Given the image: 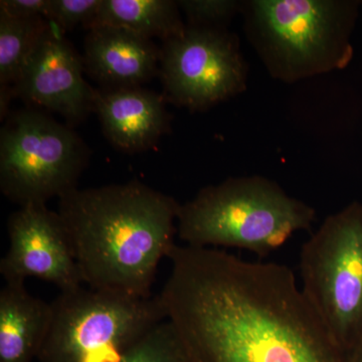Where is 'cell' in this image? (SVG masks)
Segmentation results:
<instances>
[{
    "label": "cell",
    "instance_id": "17",
    "mask_svg": "<svg viewBox=\"0 0 362 362\" xmlns=\"http://www.w3.org/2000/svg\"><path fill=\"white\" fill-rule=\"evenodd\" d=\"M177 4L187 25L206 28H226L243 7V1L237 0H182Z\"/></svg>",
    "mask_w": 362,
    "mask_h": 362
},
{
    "label": "cell",
    "instance_id": "1",
    "mask_svg": "<svg viewBox=\"0 0 362 362\" xmlns=\"http://www.w3.org/2000/svg\"><path fill=\"white\" fill-rule=\"evenodd\" d=\"M160 294L185 362H351L289 267L177 246Z\"/></svg>",
    "mask_w": 362,
    "mask_h": 362
},
{
    "label": "cell",
    "instance_id": "20",
    "mask_svg": "<svg viewBox=\"0 0 362 362\" xmlns=\"http://www.w3.org/2000/svg\"><path fill=\"white\" fill-rule=\"evenodd\" d=\"M351 362H362V342L350 354Z\"/></svg>",
    "mask_w": 362,
    "mask_h": 362
},
{
    "label": "cell",
    "instance_id": "5",
    "mask_svg": "<svg viewBox=\"0 0 362 362\" xmlns=\"http://www.w3.org/2000/svg\"><path fill=\"white\" fill-rule=\"evenodd\" d=\"M166 320L158 295L78 288L61 292L51 317L40 362H123L150 329Z\"/></svg>",
    "mask_w": 362,
    "mask_h": 362
},
{
    "label": "cell",
    "instance_id": "7",
    "mask_svg": "<svg viewBox=\"0 0 362 362\" xmlns=\"http://www.w3.org/2000/svg\"><path fill=\"white\" fill-rule=\"evenodd\" d=\"M89 158L71 126L39 111L14 112L0 132V189L21 207L47 204L77 188Z\"/></svg>",
    "mask_w": 362,
    "mask_h": 362
},
{
    "label": "cell",
    "instance_id": "10",
    "mask_svg": "<svg viewBox=\"0 0 362 362\" xmlns=\"http://www.w3.org/2000/svg\"><path fill=\"white\" fill-rule=\"evenodd\" d=\"M84 69L82 57L64 32L49 21L14 85V94L56 112L71 127L94 111L96 89L86 82Z\"/></svg>",
    "mask_w": 362,
    "mask_h": 362
},
{
    "label": "cell",
    "instance_id": "19",
    "mask_svg": "<svg viewBox=\"0 0 362 362\" xmlns=\"http://www.w3.org/2000/svg\"><path fill=\"white\" fill-rule=\"evenodd\" d=\"M51 0H1L0 13L11 18H47Z\"/></svg>",
    "mask_w": 362,
    "mask_h": 362
},
{
    "label": "cell",
    "instance_id": "15",
    "mask_svg": "<svg viewBox=\"0 0 362 362\" xmlns=\"http://www.w3.org/2000/svg\"><path fill=\"white\" fill-rule=\"evenodd\" d=\"M47 25L45 18H16L0 13V87H14Z\"/></svg>",
    "mask_w": 362,
    "mask_h": 362
},
{
    "label": "cell",
    "instance_id": "13",
    "mask_svg": "<svg viewBox=\"0 0 362 362\" xmlns=\"http://www.w3.org/2000/svg\"><path fill=\"white\" fill-rule=\"evenodd\" d=\"M51 317V303L25 284L6 283L0 291V362L37 359Z\"/></svg>",
    "mask_w": 362,
    "mask_h": 362
},
{
    "label": "cell",
    "instance_id": "2",
    "mask_svg": "<svg viewBox=\"0 0 362 362\" xmlns=\"http://www.w3.org/2000/svg\"><path fill=\"white\" fill-rule=\"evenodd\" d=\"M180 206L138 180L77 187L59 199L83 283L151 297L159 263L175 246Z\"/></svg>",
    "mask_w": 362,
    "mask_h": 362
},
{
    "label": "cell",
    "instance_id": "6",
    "mask_svg": "<svg viewBox=\"0 0 362 362\" xmlns=\"http://www.w3.org/2000/svg\"><path fill=\"white\" fill-rule=\"evenodd\" d=\"M301 290L333 339L351 354L362 342V204L327 216L300 252Z\"/></svg>",
    "mask_w": 362,
    "mask_h": 362
},
{
    "label": "cell",
    "instance_id": "12",
    "mask_svg": "<svg viewBox=\"0 0 362 362\" xmlns=\"http://www.w3.org/2000/svg\"><path fill=\"white\" fill-rule=\"evenodd\" d=\"M163 95L142 87L96 89L94 111L108 141L120 151L137 153L156 146L169 128Z\"/></svg>",
    "mask_w": 362,
    "mask_h": 362
},
{
    "label": "cell",
    "instance_id": "18",
    "mask_svg": "<svg viewBox=\"0 0 362 362\" xmlns=\"http://www.w3.org/2000/svg\"><path fill=\"white\" fill-rule=\"evenodd\" d=\"M102 0H51L47 20L62 32L81 25L89 30L93 25Z\"/></svg>",
    "mask_w": 362,
    "mask_h": 362
},
{
    "label": "cell",
    "instance_id": "4",
    "mask_svg": "<svg viewBox=\"0 0 362 362\" xmlns=\"http://www.w3.org/2000/svg\"><path fill=\"white\" fill-rule=\"evenodd\" d=\"M359 2L243 1L244 30L272 78L291 83L346 68Z\"/></svg>",
    "mask_w": 362,
    "mask_h": 362
},
{
    "label": "cell",
    "instance_id": "9",
    "mask_svg": "<svg viewBox=\"0 0 362 362\" xmlns=\"http://www.w3.org/2000/svg\"><path fill=\"white\" fill-rule=\"evenodd\" d=\"M8 251L0 261L6 283L25 284L37 278L56 285L61 292L82 287L65 223L47 204H28L11 214L7 223Z\"/></svg>",
    "mask_w": 362,
    "mask_h": 362
},
{
    "label": "cell",
    "instance_id": "8",
    "mask_svg": "<svg viewBox=\"0 0 362 362\" xmlns=\"http://www.w3.org/2000/svg\"><path fill=\"white\" fill-rule=\"evenodd\" d=\"M160 49L163 96L176 106L206 111L246 90L247 66L240 40L226 28L187 25Z\"/></svg>",
    "mask_w": 362,
    "mask_h": 362
},
{
    "label": "cell",
    "instance_id": "14",
    "mask_svg": "<svg viewBox=\"0 0 362 362\" xmlns=\"http://www.w3.org/2000/svg\"><path fill=\"white\" fill-rule=\"evenodd\" d=\"M95 25L115 26L162 42L180 35L187 28L177 2L173 0H102L90 28Z\"/></svg>",
    "mask_w": 362,
    "mask_h": 362
},
{
    "label": "cell",
    "instance_id": "3",
    "mask_svg": "<svg viewBox=\"0 0 362 362\" xmlns=\"http://www.w3.org/2000/svg\"><path fill=\"white\" fill-rule=\"evenodd\" d=\"M315 209L264 176L230 177L180 204L177 237L185 246L226 247L268 256L310 230Z\"/></svg>",
    "mask_w": 362,
    "mask_h": 362
},
{
    "label": "cell",
    "instance_id": "16",
    "mask_svg": "<svg viewBox=\"0 0 362 362\" xmlns=\"http://www.w3.org/2000/svg\"><path fill=\"white\" fill-rule=\"evenodd\" d=\"M123 362H185V359L173 326L164 320L138 341Z\"/></svg>",
    "mask_w": 362,
    "mask_h": 362
},
{
    "label": "cell",
    "instance_id": "11",
    "mask_svg": "<svg viewBox=\"0 0 362 362\" xmlns=\"http://www.w3.org/2000/svg\"><path fill=\"white\" fill-rule=\"evenodd\" d=\"M160 59V47L152 40L115 26L88 30L83 62L101 89L141 87L159 76Z\"/></svg>",
    "mask_w": 362,
    "mask_h": 362
}]
</instances>
